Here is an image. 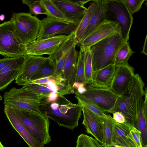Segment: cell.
I'll return each mask as SVG.
<instances>
[{
  "label": "cell",
  "instance_id": "7a4b0ae2",
  "mask_svg": "<svg viewBox=\"0 0 147 147\" xmlns=\"http://www.w3.org/2000/svg\"><path fill=\"white\" fill-rule=\"evenodd\" d=\"M144 88L140 76L138 74H135L109 113L113 114L117 111L121 112L125 118V123L134 126L141 99L145 95Z\"/></svg>",
  "mask_w": 147,
  "mask_h": 147
},
{
  "label": "cell",
  "instance_id": "44dd1931",
  "mask_svg": "<svg viewBox=\"0 0 147 147\" xmlns=\"http://www.w3.org/2000/svg\"><path fill=\"white\" fill-rule=\"evenodd\" d=\"M115 69V66L113 64L93 71L91 80L89 85L97 88H110Z\"/></svg>",
  "mask_w": 147,
  "mask_h": 147
},
{
  "label": "cell",
  "instance_id": "7c38bea8",
  "mask_svg": "<svg viewBox=\"0 0 147 147\" xmlns=\"http://www.w3.org/2000/svg\"><path fill=\"white\" fill-rule=\"evenodd\" d=\"M120 32L121 26L119 23L107 20L101 23L78 45L79 44L80 47L86 51L99 41Z\"/></svg>",
  "mask_w": 147,
  "mask_h": 147
},
{
  "label": "cell",
  "instance_id": "ffe728a7",
  "mask_svg": "<svg viewBox=\"0 0 147 147\" xmlns=\"http://www.w3.org/2000/svg\"><path fill=\"white\" fill-rule=\"evenodd\" d=\"M24 56L16 57L0 71V91L3 90L14 80L21 70Z\"/></svg>",
  "mask_w": 147,
  "mask_h": 147
},
{
  "label": "cell",
  "instance_id": "bcb514c9",
  "mask_svg": "<svg viewBox=\"0 0 147 147\" xmlns=\"http://www.w3.org/2000/svg\"><path fill=\"white\" fill-rule=\"evenodd\" d=\"M5 15L3 14H1L0 15V20L1 21H3L5 19Z\"/></svg>",
  "mask_w": 147,
  "mask_h": 147
},
{
  "label": "cell",
  "instance_id": "1f68e13d",
  "mask_svg": "<svg viewBox=\"0 0 147 147\" xmlns=\"http://www.w3.org/2000/svg\"><path fill=\"white\" fill-rule=\"evenodd\" d=\"M76 147H104L95 138L85 134L78 137Z\"/></svg>",
  "mask_w": 147,
  "mask_h": 147
},
{
  "label": "cell",
  "instance_id": "5bb4252c",
  "mask_svg": "<svg viewBox=\"0 0 147 147\" xmlns=\"http://www.w3.org/2000/svg\"><path fill=\"white\" fill-rule=\"evenodd\" d=\"M48 60V57L41 55H26L16 83L19 86H24L30 83L32 76L39 67Z\"/></svg>",
  "mask_w": 147,
  "mask_h": 147
},
{
  "label": "cell",
  "instance_id": "83f0119b",
  "mask_svg": "<svg viewBox=\"0 0 147 147\" xmlns=\"http://www.w3.org/2000/svg\"><path fill=\"white\" fill-rule=\"evenodd\" d=\"M75 97L78 101V104L88 109L102 118L106 117L107 114L103 113L90 100L82 94L75 90Z\"/></svg>",
  "mask_w": 147,
  "mask_h": 147
},
{
  "label": "cell",
  "instance_id": "b9f144b4",
  "mask_svg": "<svg viewBox=\"0 0 147 147\" xmlns=\"http://www.w3.org/2000/svg\"><path fill=\"white\" fill-rule=\"evenodd\" d=\"M51 77H45L41 78L32 81L31 83L39 84H45Z\"/></svg>",
  "mask_w": 147,
  "mask_h": 147
},
{
  "label": "cell",
  "instance_id": "d590c367",
  "mask_svg": "<svg viewBox=\"0 0 147 147\" xmlns=\"http://www.w3.org/2000/svg\"><path fill=\"white\" fill-rule=\"evenodd\" d=\"M55 83L58 88L59 96L74 93L75 90L64 81L59 80L55 77Z\"/></svg>",
  "mask_w": 147,
  "mask_h": 147
},
{
  "label": "cell",
  "instance_id": "52a82bcc",
  "mask_svg": "<svg viewBox=\"0 0 147 147\" xmlns=\"http://www.w3.org/2000/svg\"><path fill=\"white\" fill-rule=\"evenodd\" d=\"M17 35L26 45L35 40L38 35L40 20L29 13H13L10 20Z\"/></svg>",
  "mask_w": 147,
  "mask_h": 147
},
{
  "label": "cell",
  "instance_id": "e0dca14e",
  "mask_svg": "<svg viewBox=\"0 0 147 147\" xmlns=\"http://www.w3.org/2000/svg\"><path fill=\"white\" fill-rule=\"evenodd\" d=\"M115 74L110 89L120 96L135 75L134 69L129 64L115 65Z\"/></svg>",
  "mask_w": 147,
  "mask_h": 147
},
{
  "label": "cell",
  "instance_id": "2e32d148",
  "mask_svg": "<svg viewBox=\"0 0 147 147\" xmlns=\"http://www.w3.org/2000/svg\"><path fill=\"white\" fill-rule=\"evenodd\" d=\"M4 112L13 127L29 147H44V144L32 135L11 108L4 105Z\"/></svg>",
  "mask_w": 147,
  "mask_h": 147
},
{
  "label": "cell",
  "instance_id": "ab89813d",
  "mask_svg": "<svg viewBox=\"0 0 147 147\" xmlns=\"http://www.w3.org/2000/svg\"><path fill=\"white\" fill-rule=\"evenodd\" d=\"M15 58L5 57L0 58V71L11 63Z\"/></svg>",
  "mask_w": 147,
  "mask_h": 147
},
{
  "label": "cell",
  "instance_id": "c3c4849f",
  "mask_svg": "<svg viewBox=\"0 0 147 147\" xmlns=\"http://www.w3.org/2000/svg\"><path fill=\"white\" fill-rule=\"evenodd\" d=\"M113 147H122V146H119L118 145H115V146H114Z\"/></svg>",
  "mask_w": 147,
  "mask_h": 147
},
{
  "label": "cell",
  "instance_id": "ac0fdd59",
  "mask_svg": "<svg viewBox=\"0 0 147 147\" xmlns=\"http://www.w3.org/2000/svg\"><path fill=\"white\" fill-rule=\"evenodd\" d=\"M71 23L79 24L87 8L74 4L69 0H52Z\"/></svg>",
  "mask_w": 147,
  "mask_h": 147
},
{
  "label": "cell",
  "instance_id": "f546056e",
  "mask_svg": "<svg viewBox=\"0 0 147 147\" xmlns=\"http://www.w3.org/2000/svg\"><path fill=\"white\" fill-rule=\"evenodd\" d=\"M55 67L49 60L42 65L36 71L30 80L32 81L45 77H54Z\"/></svg>",
  "mask_w": 147,
  "mask_h": 147
},
{
  "label": "cell",
  "instance_id": "6da1fadb",
  "mask_svg": "<svg viewBox=\"0 0 147 147\" xmlns=\"http://www.w3.org/2000/svg\"><path fill=\"white\" fill-rule=\"evenodd\" d=\"M40 102L39 107L41 112L59 125L71 130L78 126L82 112L78 104L72 103L63 96L53 102H48L43 99Z\"/></svg>",
  "mask_w": 147,
  "mask_h": 147
},
{
  "label": "cell",
  "instance_id": "9a60e30c",
  "mask_svg": "<svg viewBox=\"0 0 147 147\" xmlns=\"http://www.w3.org/2000/svg\"><path fill=\"white\" fill-rule=\"evenodd\" d=\"M81 107L83 115L82 124L86 129V132L93 136L103 145L104 144L103 120L104 118H101L84 107Z\"/></svg>",
  "mask_w": 147,
  "mask_h": 147
},
{
  "label": "cell",
  "instance_id": "4fadbf2b",
  "mask_svg": "<svg viewBox=\"0 0 147 147\" xmlns=\"http://www.w3.org/2000/svg\"><path fill=\"white\" fill-rule=\"evenodd\" d=\"M78 44L75 32L68 35L67 38L53 54L48 57L55 67L54 77L61 78L66 59L73 46Z\"/></svg>",
  "mask_w": 147,
  "mask_h": 147
},
{
  "label": "cell",
  "instance_id": "d6a6232c",
  "mask_svg": "<svg viewBox=\"0 0 147 147\" xmlns=\"http://www.w3.org/2000/svg\"><path fill=\"white\" fill-rule=\"evenodd\" d=\"M24 4L27 5L30 9V13L35 16L40 14L47 15V13L40 3V0H22Z\"/></svg>",
  "mask_w": 147,
  "mask_h": 147
},
{
  "label": "cell",
  "instance_id": "8d00e7d4",
  "mask_svg": "<svg viewBox=\"0 0 147 147\" xmlns=\"http://www.w3.org/2000/svg\"><path fill=\"white\" fill-rule=\"evenodd\" d=\"M131 13L133 15L140 9L145 0H124Z\"/></svg>",
  "mask_w": 147,
  "mask_h": 147
},
{
  "label": "cell",
  "instance_id": "836d02e7",
  "mask_svg": "<svg viewBox=\"0 0 147 147\" xmlns=\"http://www.w3.org/2000/svg\"><path fill=\"white\" fill-rule=\"evenodd\" d=\"M93 70L92 59L89 49L86 51L84 64L85 84H89L92 79Z\"/></svg>",
  "mask_w": 147,
  "mask_h": 147
},
{
  "label": "cell",
  "instance_id": "ba28073f",
  "mask_svg": "<svg viewBox=\"0 0 147 147\" xmlns=\"http://www.w3.org/2000/svg\"><path fill=\"white\" fill-rule=\"evenodd\" d=\"M106 5L108 12L120 25L122 38L125 42H128L133 18L124 0H106Z\"/></svg>",
  "mask_w": 147,
  "mask_h": 147
},
{
  "label": "cell",
  "instance_id": "7402d4cb",
  "mask_svg": "<svg viewBox=\"0 0 147 147\" xmlns=\"http://www.w3.org/2000/svg\"><path fill=\"white\" fill-rule=\"evenodd\" d=\"M94 0L95 7L94 11L90 18L83 37L80 41L86 37L101 23L108 20L106 0Z\"/></svg>",
  "mask_w": 147,
  "mask_h": 147
},
{
  "label": "cell",
  "instance_id": "7dc6e473",
  "mask_svg": "<svg viewBox=\"0 0 147 147\" xmlns=\"http://www.w3.org/2000/svg\"><path fill=\"white\" fill-rule=\"evenodd\" d=\"M0 147H4L3 145L1 144L0 141Z\"/></svg>",
  "mask_w": 147,
  "mask_h": 147
},
{
  "label": "cell",
  "instance_id": "ee69618b",
  "mask_svg": "<svg viewBox=\"0 0 147 147\" xmlns=\"http://www.w3.org/2000/svg\"><path fill=\"white\" fill-rule=\"evenodd\" d=\"M76 90L79 94H83L86 92V89L85 85H84L80 86Z\"/></svg>",
  "mask_w": 147,
  "mask_h": 147
},
{
  "label": "cell",
  "instance_id": "cb8c5ba5",
  "mask_svg": "<svg viewBox=\"0 0 147 147\" xmlns=\"http://www.w3.org/2000/svg\"><path fill=\"white\" fill-rule=\"evenodd\" d=\"M144 99L141 100L134 126L141 132L142 146L147 145V90L145 88Z\"/></svg>",
  "mask_w": 147,
  "mask_h": 147
},
{
  "label": "cell",
  "instance_id": "5b68a950",
  "mask_svg": "<svg viewBox=\"0 0 147 147\" xmlns=\"http://www.w3.org/2000/svg\"><path fill=\"white\" fill-rule=\"evenodd\" d=\"M3 97L4 105L42 113L39 107L40 101L47 97L28 90L23 86L20 88H12L4 93Z\"/></svg>",
  "mask_w": 147,
  "mask_h": 147
},
{
  "label": "cell",
  "instance_id": "e575fe53",
  "mask_svg": "<svg viewBox=\"0 0 147 147\" xmlns=\"http://www.w3.org/2000/svg\"><path fill=\"white\" fill-rule=\"evenodd\" d=\"M23 86L28 90L44 95L47 97L50 93L53 92L46 84H39L30 83Z\"/></svg>",
  "mask_w": 147,
  "mask_h": 147
},
{
  "label": "cell",
  "instance_id": "484cf974",
  "mask_svg": "<svg viewBox=\"0 0 147 147\" xmlns=\"http://www.w3.org/2000/svg\"><path fill=\"white\" fill-rule=\"evenodd\" d=\"M40 3L45 9L47 16L71 23L53 3L52 0H40Z\"/></svg>",
  "mask_w": 147,
  "mask_h": 147
},
{
  "label": "cell",
  "instance_id": "74e56055",
  "mask_svg": "<svg viewBox=\"0 0 147 147\" xmlns=\"http://www.w3.org/2000/svg\"><path fill=\"white\" fill-rule=\"evenodd\" d=\"M130 130L138 147H142L141 139V132L134 126L130 125Z\"/></svg>",
  "mask_w": 147,
  "mask_h": 147
},
{
  "label": "cell",
  "instance_id": "603a6c76",
  "mask_svg": "<svg viewBox=\"0 0 147 147\" xmlns=\"http://www.w3.org/2000/svg\"><path fill=\"white\" fill-rule=\"evenodd\" d=\"M78 43L72 47L66 59L61 78L68 85L72 86L75 82L79 52L76 49Z\"/></svg>",
  "mask_w": 147,
  "mask_h": 147
},
{
  "label": "cell",
  "instance_id": "f1b7e54d",
  "mask_svg": "<svg viewBox=\"0 0 147 147\" xmlns=\"http://www.w3.org/2000/svg\"><path fill=\"white\" fill-rule=\"evenodd\" d=\"M128 42H126L119 50L116 55L114 65H115L128 64V61L130 57L134 53Z\"/></svg>",
  "mask_w": 147,
  "mask_h": 147
},
{
  "label": "cell",
  "instance_id": "4dcf8cb0",
  "mask_svg": "<svg viewBox=\"0 0 147 147\" xmlns=\"http://www.w3.org/2000/svg\"><path fill=\"white\" fill-rule=\"evenodd\" d=\"M80 47L75 82L82 83L85 84L84 64L86 50L81 47Z\"/></svg>",
  "mask_w": 147,
  "mask_h": 147
},
{
  "label": "cell",
  "instance_id": "8fae6325",
  "mask_svg": "<svg viewBox=\"0 0 147 147\" xmlns=\"http://www.w3.org/2000/svg\"><path fill=\"white\" fill-rule=\"evenodd\" d=\"M68 35L60 34L34 41L26 45V55H51L67 38Z\"/></svg>",
  "mask_w": 147,
  "mask_h": 147
},
{
  "label": "cell",
  "instance_id": "d4e9b609",
  "mask_svg": "<svg viewBox=\"0 0 147 147\" xmlns=\"http://www.w3.org/2000/svg\"><path fill=\"white\" fill-rule=\"evenodd\" d=\"M95 7V0L92 1L90 3L85 14L75 31V36L78 43L81 40L83 37L90 18L94 11Z\"/></svg>",
  "mask_w": 147,
  "mask_h": 147
},
{
  "label": "cell",
  "instance_id": "4316f807",
  "mask_svg": "<svg viewBox=\"0 0 147 147\" xmlns=\"http://www.w3.org/2000/svg\"><path fill=\"white\" fill-rule=\"evenodd\" d=\"M115 121L110 115H107L103 120L104 147H113L112 135Z\"/></svg>",
  "mask_w": 147,
  "mask_h": 147
},
{
  "label": "cell",
  "instance_id": "8992f818",
  "mask_svg": "<svg viewBox=\"0 0 147 147\" xmlns=\"http://www.w3.org/2000/svg\"><path fill=\"white\" fill-rule=\"evenodd\" d=\"M25 44L19 37L11 20L0 24V54L16 58L26 55Z\"/></svg>",
  "mask_w": 147,
  "mask_h": 147
},
{
  "label": "cell",
  "instance_id": "681fc988",
  "mask_svg": "<svg viewBox=\"0 0 147 147\" xmlns=\"http://www.w3.org/2000/svg\"><path fill=\"white\" fill-rule=\"evenodd\" d=\"M2 100V96L0 95V100Z\"/></svg>",
  "mask_w": 147,
  "mask_h": 147
},
{
  "label": "cell",
  "instance_id": "7bdbcfd3",
  "mask_svg": "<svg viewBox=\"0 0 147 147\" xmlns=\"http://www.w3.org/2000/svg\"><path fill=\"white\" fill-rule=\"evenodd\" d=\"M69 1L74 4L82 6H84V5L85 3L91 1L90 0H69Z\"/></svg>",
  "mask_w": 147,
  "mask_h": 147
},
{
  "label": "cell",
  "instance_id": "3957f363",
  "mask_svg": "<svg viewBox=\"0 0 147 147\" xmlns=\"http://www.w3.org/2000/svg\"><path fill=\"white\" fill-rule=\"evenodd\" d=\"M126 42L118 32L96 43L89 49L91 55L93 71L114 64L119 50Z\"/></svg>",
  "mask_w": 147,
  "mask_h": 147
},
{
  "label": "cell",
  "instance_id": "60d3db41",
  "mask_svg": "<svg viewBox=\"0 0 147 147\" xmlns=\"http://www.w3.org/2000/svg\"><path fill=\"white\" fill-rule=\"evenodd\" d=\"M59 97L57 93L54 92H51L49 95L48 96L43 100L48 102H51L55 101Z\"/></svg>",
  "mask_w": 147,
  "mask_h": 147
},
{
  "label": "cell",
  "instance_id": "9c48e42d",
  "mask_svg": "<svg viewBox=\"0 0 147 147\" xmlns=\"http://www.w3.org/2000/svg\"><path fill=\"white\" fill-rule=\"evenodd\" d=\"M78 25L47 16L40 20L36 39H45L60 34L69 35L75 31Z\"/></svg>",
  "mask_w": 147,
  "mask_h": 147
},
{
  "label": "cell",
  "instance_id": "277c9868",
  "mask_svg": "<svg viewBox=\"0 0 147 147\" xmlns=\"http://www.w3.org/2000/svg\"><path fill=\"white\" fill-rule=\"evenodd\" d=\"M11 108L30 133L38 141L44 145L51 141L49 133L50 122L46 115L18 108Z\"/></svg>",
  "mask_w": 147,
  "mask_h": 147
},
{
  "label": "cell",
  "instance_id": "f35d334b",
  "mask_svg": "<svg viewBox=\"0 0 147 147\" xmlns=\"http://www.w3.org/2000/svg\"><path fill=\"white\" fill-rule=\"evenodd\" d=\"M113 115V118L117 123H126L125 118L123 114L121 112L117 111L114 113Z\"/></svg>",
  "mask_w": 147,
  "mask_h": 147
},
{
  "label": "cell",
  "instance_id": "f6af8a7d",
  "mask_svg": "<svg viewBox=\"0 0 147 147\" xmlns=\"http://www.w3.org/2000/svg\"><path fill=\"white\" fill-rule=\"evenodd\" d=\"M147 35H146V36L144 44L142 50L141 52L146 55H147Z\"/></svg>",
  "mask_w": 147,
  "mask_h": 147
},
{
  "label": "cell",
  "instance_id": "30bf717a",
  "mask_svg": "<svg viewBox=\"0 0 147 147\" xmlns=\"http://www.w3.org/2000/svg\"><path fill=\"white\" fill-rule=\"evenodd\" d=\"M85 87L86 91L82 94L92 101L104 113H109L120 96L110 88H97L90 85Z\"/></svg>",
  "mask_w": 147,
  "mask_h": 147
},
{
  "label": "cell",
  "instance_id": "d6986e66",
  "mask_svg": "<svg viewBox=\"0 0 147 147\" xmlns=\"http://www.w3.org/2000/svg\"><path fill=\"white\" fill-rule=\"evenodd\" d=\"M130 125L126 123H118L115 121L112 135L113 146L118 145L123 147H138L131 134Z\"/></svg>",
  "mask_w": 147,
  "mask_h": 147
}]
</instances>
